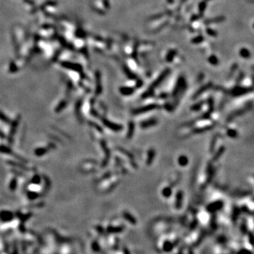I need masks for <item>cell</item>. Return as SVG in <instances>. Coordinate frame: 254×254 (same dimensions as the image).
Masks as SVG:
<instances>
[{"label":"cell","instance_id":"1","mask_svg":"<svg viewBox=\"0 0 254 254\" xmlns=\"http://www.w3.org/2000/svg\"><path fill=\"white\" fill-rule=\"evenodd\" d=\"M63 66H64V67H65L69 68V69H74V70L79 71L80 69H81V67H80L79 65H78V64H75L65 63V64H63Z\"/></svg>","mask_w":254,"mask_h":254}]
</instances>
